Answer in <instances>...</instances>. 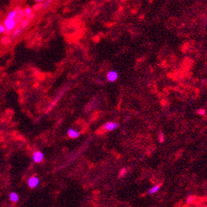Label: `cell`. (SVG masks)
<instances>
[{
	"mask_svg": "<svg viewBox=\"0 0 207 207\" xmlns=\"http://www.w3.org/2000/svg\"><path fill=\"white\" fill-rule=\"evenodd\" d=\"M196 112H197L198 115H205V113H206L205 109H199L196 110Z\"/></svg>",
	"mask_w": 207,
	"mask_h": 207,
	"instance_id": "14",
	"label": "cell"
},
{
	"mask_svg": "<svg viewBox=\"0 0 207 207\" xmlns=\"http://www.w3.org/2000/svg\"><path fill=\"white\" fill-rule=\"evenodd\" d=\"M51 1H52V0H46L45 2L41 3V8H43V9H46V8H47L48 5L51 3Z\"/></svg>",
	"mask_w": 207,
	"mask_h": 207,
	"instance_id": "13",
	"label": "cell"
},
{
	"mask_svg": "<svg viewBox=\"0 0 207 207\" xmlns=\"http://www.w3.org/2000/svg\"><path fill=\"white\" fill-rule=\"evenodd\" d=\"M120 125H119L118 122L115 121H108L104 124L103 125V129L106 131V132H112V131H115L118 128Z\"/></svg>",
	"mask_w": 207,
	"mask_h": 207,
	"instance_id": "2",
	"label": "cell"
},
{
	"mask_svg": "<svg viewBox=\"0 0 207 207\" xmlns=\"http://www.w3.org/2000/svg\"><path fill=\"white\" fill-rule=\"evenodd\" d=\"M161 189V184H155V185H153V186H151L149 190H148V194H149V195H152V194H155L156 193H158V191H159V190Z\"/></svg>",
	"mask_w": 207,
	"mask_h": 207,
	"instance_id": "7",
	"label": "cell"
},
{
	"mask_svg": "<svg viewBox=\"0 0 207 207\" xmlns=\"http://www.w3.org/2000/svg\"><path fill=\"white\" fill-rule=\"evenodd\" d=\"M6 31V28L4 26V25H0V34L4 33Z\"/></svg>",
	"mask_w": 207,
	"mask_h": 207,
	"instance_id": "17",
	"label": "cell"
},
{
	"mask_svg": "<svg viewBox=\"0 0 207 207\" xmlns=\"http://www.w3.org/2000/svg\"><path fill=\"white\" fill-rule=\"evenodd\" d=\"M44 158H45V155L41 151H35L32 155V160L36 163H40L44 160Z\"/></svg>",
	"mask_w": 207,
	"mask_h": 207,
	"instance_id": "3",
	"label": "cell"
},
{
	"mask_svg": "<svg viewBox=\"0 0 207 207\" xmlns=\"http://www.w3.org/2000/svg\"><path fill=\"white\" fill-rule=\"evenodd\" d=\"M27 184L30 189H35L40 184V178L36 176L30 177L27 180Z\"/></svg>",
	"mask_w": 207,
	"mask_h": 207,
	"instance_id": "4",
	"label": "cell"
},
{
	"mask_svg": "<svg viewBox=\"0 0 207 207\" xmlns=\"http://www.w3.org/2000/svg\"><path fill=\"white\" fill-rule=\"evenodd\" d=\"M67 136L70 138H72V139H76V138H78L80 136V132L75 130V129L70 128L67 130Z\"/></svg>",
	"mask_w": 207,
	"mask_h": 207,
	"instance_id": "6",
	"label": "cell"
},
{
	"mask_svg": "<svg viewBox=\"0 0 207 207\" xmlns=\"http://www.w3.org/2000/svg\"><path fill=\"white\" fill-rule=\"evenodd\" d=\"M10 200L12 203H17L20 201V196L16 192H11L10 194Z\"/></svg>",
	"mask_w": 207,
	"mask_h": 207,
	"instance_id": "8",
	"label": "cell"
},
{
	"mask_svg": "<svg viewBox=\"0 0 207 207\" xmlns=\"http://www.w3.org/2000/svg\"><path fill=\"white\" fill-rule=\"evenodd\" d=\"M119 78V74L118 72L115 71V70H111V71H109L107 73V75H106V79L108 80L109 82H115Z\"/></svg>",
	"mask_w": 207,
	"mask_h": 207,
	"instance_id": "5",
	"label": "cell"
},
{
	"mask_svg": "<svg viewBox=\"0 0 207 207\" xmlns=\"http://www.w3.org/2000/svg\"><path fill=\"white\" fill-rule=\"evenodd\" d=\"M164 139H165L164 135H163V133H160L159 136H158V141H159V142H163V141H164Z\"/></svg>",
	"mask_w": 207,
	"mask_h": 207,
	"instance_id": "16",
	"label": "cell"
},
{
	"mask_svg": "<svg viewBox=\"0 0 207 207\" xmlns=\"http://www.w3.org/2000/svg\"><path fill=\"white\" fill-rule=\"evenodd\" d=\"M16 17H17L16 10H11L10 13H8V15H7V18H9V19H13V20H16Z\"/></svg>",
	"mask_w": 207,
	"mask_h": 207,
	"instance_id": "9",
	"label": "cell"
},
{
	"mask_svg": "<svg viewBox=\"0 0 207 207\" xmlns=\"http://www.w3.org/2000/svg\"><path fill=\"white\" fill-rule=\"evenodd\" d=\"M32 13H33V10H32L31 8H30V7H27L26 9L25 10V14L26 16L30 15V14H31Z\"/></svg>",
	"mask_w": 207,
	"mask_h": 207,
	"instance_id": "12",
	"label": "cell"
},
{
	"mask_svg": "<svg viewBox=\"0 0 207 207\" xmlns=\"http://www.w3.org/2000/svg\"><path fill=\"white\" fill-rule=\"evenodd\" d=\"M29 25V20H24L21 21V26H22V28H25V27Z\"/></svg>",
	"mask_w": 207,
	"mask_h": 207,
	"instance_id": "15",
	"label": "cell"
},
{
	"mask_svg": "<svg viewBox=\"0 0 207 207\" xmlns=\"http://www.w3.org/2000/svg\"><path fill=\"white\" fill-rule=\"evenodd\" d=\"M2 42H3V44H8V43L10 42V38H8V37H4V38H3V40H2Z\"/></svg>",
	"mask_w": 207,
	"mask_h": 207,
	"instance_id": "19",
	"label": "cell"
},
{
	"mask_svg": "<svg viewBox=\"0 0 207 207\" xmlns=\"http://www.w3.org/2000/svg\"><path fill=\"white\" fill-rule=\"evenodd\" d=\"M21 32H22V29H21V28H15V29L13 30V37H16V36H19Z\"/></svg>",
	"mask_w": 207,
	"mask_h": 207,
	"instance_id": "10",
	"label": "cell"
},
{
	"mask_svg": "<svg viewBox=\"0 0 207 207\" xmlns=\"http://www.w3.org/2000/svg\"><path fill=\"white\" fill-rule=\"evenodd\" d=\"M4 26L6 28L7 31H11V30H13L16 27L17 22L15 20H13V19H9V18H6L5 20H4Z\"/></svg>",
	"mask_w": 207,
	"mask_h": 207,
	"instance_id": "1",
	"label": "cell"
},
{
	"mask_svg": "<svg viewBox=\"0 0 207 207\" xmlns=\"http://www.w3.org/2000/svg\"><path fill=\"white\" fill-rule=\"evenodd\" d=\"M36 2H37V3H43V2H45L46 0H35Z\"/></svg>",
	"mask_w": 207,
	"mask_h": 207,
	"instance_id": "20",
	"label": "cell"
},
{
	"mask_svg": "<svg viewBox=\"0 0 207 207\" xmlns=\"http://www.w3.org/2000/svg\"><path fill=\"white\" fill-rule=\"evenodd\" d=\"M126 173H127V168H121V169L120 170V172H119V176H120V177H124V176H125Z\"/></svg>",
	"mask_w": 207,
	"mask_h": 207,
	"instance_id": "11",
	"label": "cell"
},
{
	"mask_svg": "<svg viewBox=\"0 0 207 207\" xmlns=\"http://www.w3.org/2000/svg\"><path fill=\"white\" fill-rule=\"evenodd\" d=\"M193 199H194L193 195H188L187 197H186V201H187L188 203H190V202L193 201Z\"/></svg>",
	"mask_w": 207,
	"mask_h": 207,
	"instance_id": "18",
	"label": "cell"
}]
</instances>
